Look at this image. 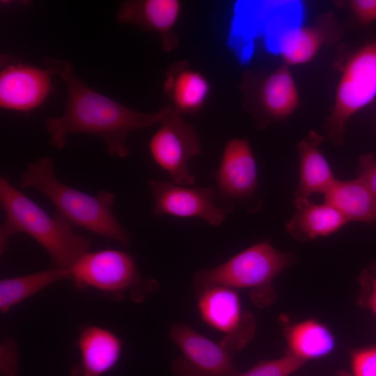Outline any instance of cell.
I'll return each mask as SVG.
<instances>
[{
    "instance_id": "cell-6",
    "label": "cell",
    "mask_w": 376,
    "mask_h": 376,
    "mask_svg": "<svg viewBox=\"0 0 376 376\" xmlns=\"http://www.w3.org/2000/svg\"><path fill=\"white\" fill-rule=\"evenodd\" d=\"M375 98L376 40L359 48L345 62L334 107L324 127L329 141L340 146L350 118Z\"/></svg>"
},
{
    "instance_id": "cell-9",
    "label": "cell",
    "mask_w": 376,
    "mask_h": 376,
    "mask_svg": "<svg viewBox=\"0 0 376 376\" xmlns=\"http://www.w3.org/2000/svg\"><path fill=\"white\" fill-rule=\"evenodd\" d=\"M160 124L149 142L152 159L176 185H192L195 178L189 171L188 162L201 151L194 127L171 105Z\"/></svg>"
},
{
    "instance_id": "cell-24",
    "label": "cell",
    "mask_w": 376,
    "mask_h": 376,
    "mask_svg": "<svg viewBox=\"0 0 376 376\" xmlns=\"http://www.w3.org/2000/svg\"><path fill=\"white\" fill-rule=\"evenodd\" d=\"M350 364L351 376H376V345L352 351Z\"/></svg>"
},
{
    "instance_id": "cell-5",
    "label": "cell",
    "mask_w": 376,
    "mask_h": 376,
    "mask_svg": "<svg viewBox=\"0 0 376 376\" xmlns=\"http://www.w3.org/2000/svg\"><path fill=\"white\" fill-rule=\"evenodd\" d=\"M68 272L77 289L93 288L119 299L130 292L133 300L143 301L158 288L155 280L141 276L131 255L116 249L88 251Z\"/></svg>"
},
{
    "instance_id": "cell-4",
    "label": "cell",
    "mask_w": 376,
    "mask_h": 376,
    "mask_svg": "<svg viewBox=\"0 0 376 376\" xmlns=\"http://www.w3.org/2000/svg\"><path fill=\"white\" fill-rule=\"evenodd\" d=\"M294 262L292 254L276 250L268 242H261L219 266L199 270L193 283L198 293L213 286L249 289L253 304L263 308L276 299L272 285L274 279Z\"/></svg>"
},
{
    "instance_id": "cell-21",
    "label": "cell",
    "mask_w": 376,
    "mask_h": 376,
    "mask_svg": "<svg viewBox=\"0 0 376 376\" xmlns=\"http://www.w3.org/2000/svg\"><path fill=\"white\" fill-rule=\"evenodd\" d=\"M324 202L338 209L348 221L376 223V197L358 179L336 180L324 195Z\"/></svg>"
},
{
    "instance_id": "cell-8",
    "label": "cell",
    "mask_w": 376,
    "mask_h": 376,
    "mask_svg": "<svg viewBox=\"0 0 376 376\" xmlns=\"http://www.w3.org/2000/svg\"><path fill=\"white\" fill-rule=\"evenodd\" d=\"M171 340L181 354L172 363L175 376H237L235 352L224 340L215 343L184 323L173 324Z\"/></svg>"
},
{
    "instance_id": "cell-15",
    "label": "cell",
    "mask_w": 376,
    "mask_h": 376,
    "mask_svg": "<svg viewBox=\"0 0 376 376\" xmlns=\"http://www.w3.org/2000/svg\"><path fill=\"white\" fill-rule=\"evenodd\" d=\"M181 11L178 0H132L123 2L116 14L122 23L156 32L164 51L174 50L179 44L173 32Z\"/></svg>"
},
{
    "instance_id": "cell-20",
    "label": "cell",
    "mask_w": 376,
    "mask_h": 376,
    "mask_svg": "<svg viewBox=\"0 0 376 376\" xmlns=\"http://www.w3.org/2000/svg\"><path fill=\"white\" fill-rule=\"evenodd\" d=\"M288 353L307 362L330 354L336 347V338L322 322L306 319L285 329Z\"/></svg>"
},
{
    "instance_id": "cell-27",
    "label": "cell",
    "mask_w": 376,
    "mask_h": 376,
    "mask_svg": "<svg viewBox=\"0 0 376 376\" xmlns=\"http://www.w3.org/2000/svg\"><path fill=\"white\" fill-rule=\"evenodd\" d=\"M357 173V179L376 197V158L373 153L359 157Z\"/></svg>"
},
{
    "instance_id": "cell-12",
    "label": "cell",
    "mask_w": 376,
    "mask_h": 376,
    "mask_svg": "<svg viewBox=\"0 0 376 376\" xmlns=\"http://www.w3.org/2000/svg\"><path fill=\"white\" fill-rule=\"evenodd\" d=\"M0 72V106L7 110L30 111L54 91L52 72L3 56Z\"/></svg>"
},
{
    "instance_id": "cell-14",
    "label": "cell",
    "mask_w": 376,
    "mask_h": 376,
    "mask_svg": "<svg viewBox=\"0 0 376 376\" xmlns=\"http://www.w3.org/2000/svg\"><path fill=\"white\" fill-rule=\"evenodd\" d=\"M214 178L221 196L230 200L251 198L258 186L257 166L246 139H233L224 148Z\"/></svg>"
},
{
    "instance_id": "cell-25",
    "label": "cell",
    "mask_w": 376,
    "mask_h": 376,
    "mask_svg": "<svg viewBox=\"0 0 376 376\" xmlns=\"http://www.w3.org/2000/svg\"><path fill=\"white\" fill-rule=\"evenodd\" d=\"M359 279L361 305L369 309L376 318V263L366 268Z\"/></svg>"
},
{
    "instance_id": "cell-11",
    "label": "cell",
    "mask_w": 376,
    "mask_h": 376,
    "mask_svg": "<svg viewBox=\"0 0 376 376\" xmlns=\"http://www.w3.org/2000/svg\"><path fill=\"white\" fill-rule=\"evenodd\" d=\"M198 308L203 320L210 327L223 332L225 338L239 350L253 339L256 318L242 309L235 289L213 286L203 290L198 293Z\"/></svg>"
},
{
    "instance_id": "cell-2",
    "label": "cell",
    "mask_w": 376,
    "mask_h": 376,
    "mask_svg": "<svg viewBox=\"0 0 376 376\" xmlns=\"http://www.w3.org/2000/svg\"><path fill=\"white\" fill-rule=\"evenodd\" d=\"M19 186L42 193L56 207L55 215L73 227L84 228L123 246L130 244V233L112 212L115 195L102 191L91 196L63 183L55 175L51 157H42L28 162L20 173Z\"/></svg>"
},
{
    "instance_id": "cell-28",
    "label": "cell",
    "mask_w": 376,
    "mask_h": 376,
    "mask_svg": "<svg viewBox=\"0 0 376 376\" xmlns=\"http://www.w3.org/2000/svg\"><path fill=\"white\" fill-rule=\"evenodd\" d=\"M349 5L360 23L369 24L376 22V0H352Z\"/></svg>"
},
{
    "instance_id": "cell-1",
    "label": "cell",
    "mask_w": 376,
    "mask_h": 376,
    "mask_svg": "<svg viewBox=\"0 0 376 376\" xmlns=\"http://www.w3.org/2000/svg\"><path fill=\"white\" fill-rule=\"evenodd\" d=\"M46 68L67 85L65 110L61 116L45 122L50 144L58 150L65 146L71 134H89L100 137L111 157H126L128 135L133 131L160 123L168 112L166 105L155 113H142L128 108L86 86L76 75L70 62L47 58Z\"/></svg>"
},
{
    "instance_id": "cell-29",
    "label": "cell",
    "mask_w": 376,
    "mask_h": 376,
    "mask_svg": "<svg viewBox=\"0 0 376 376\" xmlns=\"http://www.w3.org/2000/svg\"><path fill=\"white\" fill-rule=\"evenodd\" d=\"M334 376H351L350 373L346 371H340L336 373Z\"/></svg>"
},
{
    "instance_id": "cell-22",
    "label": "cell",
    "mask_w": 376,
    "mask_h": 376,
    "mask_svg": "<svg viewBox=\"0 0 376 376\" xmlns=\"http://www.w3.org/2000/svg\"><path fill=\"white\" fill-rule=\"evenodd\" d=\"M67 278H69L68 269L52 265L44 271L1 280V312L7 313L13 306L27 297Z\"/></svg>"
},
{
    "instance_id": "cell-26",
    "label": "cell",
    "mask_w": 376,
    "mask_h": 376,
    "mask_svg": "<svg viewBox=\"0 0 376 376\" xmlns=\"http://www.w3.org/2000/svg\"><path fill=\"white\" fill-rule=\"evenodd\" d=\"M19 357L17 344L8 339L0 346V372L2 376H16Z\"/></svg>"
},
{
    "instance_id": "cell-18",
    "label": "cell",
    "mask_w": 376,
    "mask_h": 376,
    "mask_svg": "<svg viewBox=\"0 0 376 376\" xmlns=\"http://www.w3.org/2000/svg\"><path fill=\"white\" fill-rule=\"evenodd\" d=\"M323 139V136L310 130L297 146L300 172L299 185L293 194L295 205L309 200L315 193L325 195L337 180L319 149Z\"/></svg>"
},
{
    "instance_id": "cell-7",
    "label": "cell",
    "mask_w": 376,
    "mask_h": 376,
    "mask_svg": "<svg viewBox=\"0 0 376 376\" xmlns=\"http://www.w3.org/2000/svg\"><path fill=\"white\" fill-rule=\"evenodd\" d=\"M268 19L264 22L263 28L266 45L288 67L310 62L323 45L340 36L334 15L330 13L319 15L312 25L288 24L278 21L276 17Z\"/></svg>"
},
{
    "instance_id": "cell-3",
    "label": "cell",
    "mask_w": 376,
    "mask_h": 376,
    "mask_svg": "<svg viewBox=\"0 0 376 376\" xmlns=\"http://www.w3.org/2000/svg\"><path fill=\"white\" fill-rule=\"evenodd\" d=\"M0 203L6 213L0 227V250L3 252L10 237L26 233L47 250L53 265L69 269L89 251L91 241L75 233L73 226L62 218L48 214L31 199L0 178Z\"/></svg>"
},
{
    "instance_id": "cell-10",
    "label": "cell",
    "mask_w": 376,
    "mask_h": 376,
    "mask_svg": "<svg viewBox=\"0 0 376 376\" xmlns=\"http://www.w3.org/2000/svg\"><path fill=\"white\" fill-rule=\"evenodd\" d=\"M244 88L247 108L261 126L288 117L299 105L295 81L285 64L260 77L248 73Z\"/></svg>"
},
{
    "instance_id": "cell-19",
    "label": "cell",
    "mask_w": 376,
    "mask_h": 376,
    "mask_svg": "<svg viewBox=\"0 0 376 376\" xmlns=\"http://www.w3.org/2000/svg\"><path fill=\"white\" fill-rule=\"evenodd\" d=\"M297 211L286 224L288 233L299 241L328 236L345 225L347 219L334 206L309 200L295 205Z\"/></svg>"
},
{
    "instance_id": "cell-17",
    "label": "cell",
    "mask_w": 376,
    "mask_h": 376,
    "mask_svg": "<svg viewBox=\"0 0 376 376\" xmlns=\"http://www.w3.org/2000/svg\"><path fill=\"white\" fill-rule=\"evenodd\" d=\"M164 91L176 112L193 115L204 106L210 85L187 61H178L171 64L166 73Z\"/></svg>"
},
{
    "instance_id": "cell-23",
    "label": "cell",
    "mask_w": 376,
    "mask_h": 376,
    "mask_svg": "<svg viewBox=\"0 0 376 376\" xmlns=\"http://www.w3.org/2000/svg\"><path fill=\"white\" fill-rule=\"evenodd\" d=\"M305 363L304 361L287 352L281 357L260 361L237 376H290Z\"/></svg>"
},
{
    "instance_id": "cell-13",
    "label": "cell",
    "mask_w": 376,
    "mask_h": 376,
    "mask_svg": "<svg viewBox=\"0 0 376 376\" xmlns=\"http://www.w3.org/2000/svg\"><path fill=\"white\" fill-rule=\"evenodd\" d=\"M149 185L155 203L153 216L198 217L213 226L221 224L226 217L227 210L213 202V188L189 187L156 180H150Z\"/></svg>"
},
{
    "instance_id": "cell-16",
    "label": "cell",
    "mask_w": 376,
    "mask_h": 376,
    "mask_svg": "<svg viewBox=\"0 0 376 376\" xmlns=\"http://www.w3.org/2000/svg\"><path fill=\"white\" fill-rule=\"evenodd\" d=\"M78 347L80 361L73 367L70 376H102L119 360L122 343L107 329L89 327L80 334Z\"/></svg>"
}]
</instances>
